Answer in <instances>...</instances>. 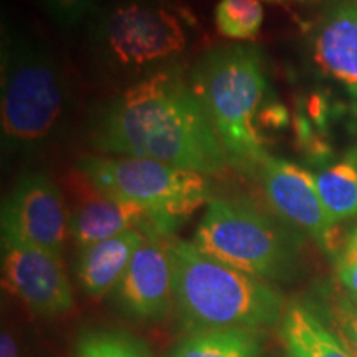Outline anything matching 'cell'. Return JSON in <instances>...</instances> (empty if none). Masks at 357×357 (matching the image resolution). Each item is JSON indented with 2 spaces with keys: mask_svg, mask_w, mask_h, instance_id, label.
I'll use <instances>...</instances> for the list:
<instances>
[{
  "mask_svg": "<svg viewBox=\"0 0 357 357\" xmlns=\"http://www.w3.org/2000/svg\"><path fill=\"white\" fill-rule=\"evenodd\" d=\"M66 105L60 66L43 47L13 37L2 50V141L30 149L55 131Z\"/></svg>",
  "mask_w": 357,
  "mask_h": 357,
  "instance_id": "obj_4",
  "label": "cell"
},
{
  "mask_svg": "<svg viewBox=\"0 0 357 357\" xmlns=\"http://www.w3.org/2000/svg\"><path fill=\"white\" fill-rule=\"evenodd\" d=\"M73 181L78 185V202L70 213V235L79 250L129 230L164 238L174 235L154 212L101 194L78 169Z\"/></svg>",
  "mask_w": 357,
  "mask_h": 357,
  "instance_id": "obj_11",
  "label": "cell"
},
{
  "mask_svg": "<svg viewBox=\"0 0 357 357\" xmlns=\"http://www.w3.org/2000/svg\"><path fill=\"white\" fill-rule=\"evenodd\" d=\"M260 178L268 202L281 218L298 227L324 252L334 250V227L321 202L316 176L291 160L268 155Z\"/></svg>",
  "mask_w": 357,
  "mask_h": 357,
  "instance_id": "obj_10",
  "label": "cell"
},
{
  "mask_svg": "<svg viewBox=\"0 0 357 357\" xmlns=\"http://www.w3.org/2000/svg\"><path fill=\"white\" fill-rule=\"evenodd\" d=\"M349 93H351V98H352V111H354L356 119H357V86H351Z\"/></svg>",
  "mask_w": 357,
  "mask_h": 357,
  "instance_id": "obj_24",
  "label": "cell"
},
{
  "mask_svg": "<svg viewBox=\"0 0 357 357\" xmlns=\"http://www.w3.org/2000/svg\"><path fill=\"white\" fill-rule=\"evenodd\" d=\"M169 238L146 236L134 253L126 273L114 288L116 306L128 318L158 321L171 311L174 289L171 258L167 252Z\"/></svg>",
  "mask_w": 357,
  "mask_h": 357,
  "instance_id": "obj_12",
  "label": "cell"
},
{
  "mask_svg": "<svg viewBox=\"0 0 357 357\" xmlns=\"http://www.w3.org/2000/svg\"><path fill=\"white\" fill-rule=\"evenodd\" d=\"M101 0H43L45 10L63 29H75L100 10Z\"/></svg>",
  "mask_w": 357,
  "mask_h": 357,
  "instance_id": "obj_20",
  "label": "cell"
},
{
  "mask_svg": "<svg viewBox=\"0 0 357 357\" xmlns=\"http://www.w3.org/2000/svg\"><path fill=\"white\" fill-rule=\"evenodd\" d=\"M91 142L101 153L154 159L202 176H217L229 166L190 79L177 68L142 78L101 106Z\"/></svg>",
  "mask_w": 357,
  "mask_h": 357,
  "instance_id": "obj_1",
  "label": "cell"
},
{
  "mask_svg": "<svg viewBox=\"0 0 357 357\" xmlns=\"http://www.w3.org/2000/svg\"><path fill=\"white\" fill-rule=\"evenodd\" d=\"M261 336L250 329H213L192 333L169 357H260Z\"/></svg>",
  "mask_w": 357,
  "mask_h": 357,
  "instance_id": "obj_17",
  "label": "cell"
},
{
  "mask_svg": "<svg viewBox=\"0 0 357 357\" xmlns=\"http://www.w3.org/2000/svg\"><path fill=\"white\" fill-rule=\"evenodd\" d=\"M192 243L205 255L263 281H283L296 268L293 236L247 202L212 199Z\"/></svg>",
  "mask_w": 357,
  "mask_h": 357,
  "instance_id": "obj_5",
  "label": "cell"
},
{
  "mask_svg": "<svg viewBox=\"0 0 357 357\" xmlns=\"http://www.w3.org/2000/svg\"><path fill=\"white\" fill-rule=\"evenodd\" d=\"M146 236L139 230H129L79 250L77 278L83 291L95 300L113 293Z\"/></svg>",
  "mask_w": 357,
  "mask_h": 357,
  "instance_id": "obj_14",
  "label": "cell"
},
{
  "mask_svg": "<svg viewBox=\"0 0 357 357\" xmlns=\"http://www.w3.org/2000/svg\"><path fill=\"white\" fill-rule=\"evenodd\" d=\"M77 169L101 194L154 212L172 234L199 207L211 202L205 176L154 159L83 155Z\"/></svg>",
  "mask_w": 357,
  "mask_h": 357,
  "instance_id": "obj_6",
  "label": "cell"
},
{
  "mask_svg": "<svg viewBox=\"0 0 357 357\" xmlns=\"http://www.w3.org/2000/svg\"><path fill=\"white\" fill-rule=\"evenodd\" d=\"M337 275L352 298L357 300V227L347 236L337 257Z\"/></svg>",
  "mask_w": 357,
  "mask_h": 357,
  "instance_id": "obj_22",
  "label": "cell"
},
{
  "mask_svg": "<svg viewBox=\"0 0 357 357\" xmlns=\"http://www.w3.org/2000/svg\"><path fill=\"white\" fill-rule=\"evenodd\" d=\"M174 305L192 333L213 329H257L275 324L283 296L258 280L205 255L192 242L169 238Z\"/></svg>",
  "mask_w": 357,
  "mask_h": 357,
  "instance_id": "obj_2",
  "label": "cell"
},
{
  "mask_svg": "<svg viewBox=\"0 0 357 357\" xmlns=\"http://www.w3.org/2000/svg\"><path fill=\"white\" fill-rule=\"evenodd\" d=\"M314 60L326 75L357 86V2H339L314 33Z\"/></svg>",
  "mask_w": 357,
  "mask_h": 357,
  "instance_id": "obj_13",
  "label": "cell"
},
{
  "mask_svg": "<svg viewBox=\"0 0 357 357\" xmlns=\"http://www.w3.org/2000/svg\"><path fill=\"white\" fill-rule=\"evenodd\" d=\"M281 336L291 357H354L318 314L301 303L284 312Z\"/></svg>",
  "mask_w": 357,
  "mask_h": 357,
  "instance_id": "obj_15",
  "label": "cell"
},
{
  "mask_svg": "<svg viewBox=\"0 0 357 357\" xmlns=\"http://www.w3.org/2000/svg\"><path fill=\"white\" fill-rule=\"evenodd\" d=\"M68 235L70 213L60 187L43 174L19 178L2 205V240L61 257Z\"/></svg>",
  "mask_w": 357,
  "mask_h": 357,
  "instance_id": "obj_8",
  "label": "cell"
},
{
  "mask_svg": "<svg viewBox=\"0 0 357 357\" xmlns=\"http://www.w3.org/2000/svg\"><path fill=\"white\" fill-rule=\"evenodd\" d=\"M321 202L333 223L357 217V147L316 176Z\"/></svg>",
  "mask_w": 357,
  "mask_h": 357,
  "instance_id": "obj_16",
  "label": "cell"
},
{
  "mask_svg": "<svg viewBox=\"0 0 357 357\" xmlns=\"http://www.w3.org/2000/svg\"><path fill=\"white\" fill-rule=\"evenodd\" d=\"M265 10L258 0H220L215 7V26L222 37L248 42L260 33Z\"/></svg>",
  "mask_w": 357,
  "mask_h": 357,
  "instance_id": "obj_18",
  "label": "cell"
},
{
  "mask_svg": "<svg viewBox=\"0 0 357 357\" xmlns=\"http://www.w3.org/2000/svg\"><path fill=\"white\" fill-rule=\"evenodd\" d=\"M258 2H273V3H287V2H310V0H258Z\"/></svg>",
  "mask_w": 357,
  "mask_h": 357,
  "instance_id": "obj_25",
  "label": "cell"
},
{
  "mask_svg": "<svg viewBox=\"0 0 357 357\" xmlns=\"http://www.w3.org/2000/svg\"><path fill=\"white\" fill-rule=\"evenodd\" d=\"M96 37L114 65L141 70L181 53L184 26L169 8L146 0H124L98 17Z\"/></svg>",
  "mask_w": 357,
  "mask_h": 357,
  "instance_id": "obj_7",
  "label": "cell"
},
{
  "mask_svg": "<svg viewBox=\"0 0 357 357\" xmlns=\"http://www.w3.org/2000/svg\"><path fill=\"white\" fill-rule=\"evenodd\" d=\"M190 84L220 137L229 166L260 171L266 154L258 114L266 91L265 65L255 45H218L190 71Z\"/></svg>",
  "mask_w": 357,
  "mask_h": 357,
  "instance_id": "obj_3",
  "label": "cell"
},
{
  "mask_svg": "<svg viewBox=\"0 0 357 357\" xmlns=\"http://www.w3.org/2000/svg\"><path fill=\"white\" fill-rule=\"evenodd\" d=\"M0 357H20L19 344L7 329L0 334Z\"/></svg>",
  "mask_w": 357,
  "mask_h": 357,
  "instance_id": "obj_23",
  "label": "cell"
},
{
  "mask_svg": "<svg viewBox=\"0 0 357 357\" xmlns=\"http://www.w3.org/2000/svg\"><path fill=\"white\" fill-rule=\"evenodd\" d=\"M334 334L352 356L357 357V300L349 298L339 303L333 312Z\"/></svg>",
  "mask_w": 357,
  "mask_h": 357,
  "instance_id": "obj_21",
  "label": "cell"
},
{
  "mask_svg": "<svg viewBox=\"0 0 357 357\" xmlns=\"http://www.w3.org/2000/svg\"><path fill=\"white\" fill-rule=\"evenodd\" d=\"M75 357H153L147 347L129 334L89 331L78 339Z\"/></svg>",
  "mask_w": 357,
  "mask_h": 357,
  "instance_id": "obj_19",
  "label": "cell"
},
{
  "mask_svg": "<svg viewBox=\"0 0 357 357\" xmlns=\"http://www.w3.org/2000/svg\"><path fill=\"white\" fill-rule=\"evenodd\" d=\"M2 281L33 314H63L73 306L71 284L60 255L2 240Z\"/></svg>",
  "mask_w": 357,
  "mask_h": 357,
  "instance_id": "obj_9",
  "label": "cell"
}]
</instances>
